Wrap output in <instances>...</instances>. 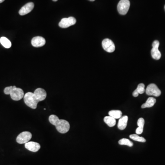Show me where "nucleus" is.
I'll list each match as a JSON object with an SVG mask.
<instances>
[{
  "instance_id": "nucleus-1",
  "label": "nucleus",
  "mask_w": 165,
  "mask_h": 165,
  "mask_svg": "<svg viewBox=\"0 0 165 165\" xmlns=\"http://www.w3.org/2000/svg\"><path fill=\"white\" fill-rule=\"evenodd\" d=\"M50 123L56 127L58 132L61 133H66L70 129V124L67 121L60 119L55 115H51L49 117Z\"/></svg>"
},
{
  "instance_id": "nucleus-2",
  "label": "nucleus",
  "mask_w": 165,
  "mask_h": 165,
  "mask_svg": "<svg viewBox=\"0 0 165 165\" xmlns=\"http://www.w3.org/2000/svg\"><path fill=\"white\" fill-rule=\"evenodd\" d=\"M23 99L24 103L27 106L32 109H35L36 108L39 102L34 96V93L29 92L26 93L25 95H24Z\"/></svg>"
},
{
  "instance_id": "nucleus-3",
  "label": "nucleus",
  "mask_w": 165,
  "mask_h": 165,
  "mask_svg": "<svg viewBox=\"0 0 165 165\" xmlns=\"http://www.w3.org/2000/svg\"><path fill=\"white\" fill-rule=\"evenodd\" d=\"M130 3L129 0H121L117 5V10L121 15H125L127 13L129 9Z\"/></svg>"
},
{
  "instance_id": "nucleus-4",
  "label": "nucleus",
  "mask_w": 165,
  "mask_h": 165,
  "mask_svg": "<svg viewBox=\"0 0 165 165\" xmlns=\"http://www.w3.org/2000/svg\"><path fill=\"white\" fill-rule=\"evenodd\" d=\"M32 135L31 133L28 131H24L20 133L17 136L16 139V141L17 143L19 144H26L30 141L32 138Z\"/></svg>"
},
{
  "instance_id": "nucleus-5",
  "label": "nucleus",
  "mask_w": 165,
  "mask_h": 165,
  "mask_svg": "<svg viewBox=\"0 0 165 165\" xmlns=\"http://www.w3.org/2000/svg\"><path fill=\"white\" fill-rule=\"evenodd\" d=\"M13 86V91L10 95L11 98L13 101H19L24 97V92L22 89L17 88L16 86Z\"/></svg>"
},
{
  "instance_id": "nucleus-6",
  "label": "nucleus",
  "mask_w": 165,
  "mask_h": 165,
  "mask_svg": "<svg viewBox=\"0 0 165 165\" xmlns=\"http://www.w3.org/2000/svg\"><path fill=\"white\" fill-rule=\"evenodd\" d=\"M146 92L148 95L158 97L161 95V91L158 88L156 85L154 84H151L149 85L146 90Z\"/></svg>"
},
{
  "instance_id": "nucleus-7",
  "label": "nucleus",
  "mask_w": 165,
  "mask_h": 165,
  "mask_svg": "<svg viewBox=\"0 0 165 165\" xmlns=\"http://www.w3.org/2000/svg\"><path fill=\"white\" fill-rule=\"evenodd\" d=\"M76 23V19L73 17L62 19L59 23V26L62 28H67L69 27L74 25Z\"/></svg>"
},
{
  "instance_id": "nucleus-8",
  "label": "nucleus",
  "mask_w": 165,
  "mask_h": 165,
  "mask_svg": "<svg viewBox=\"0 0 165 165\" xmlns=\"http://www.w3.org/2000/svg\"><path fill=\"white\" fill-rule=\"evenodd\" d=\"M160 43L158 40H155L152 43V49L151 50V56L153 58L156 60H159L162 56L161 53L158 50Z\"/></svg>"
},
{
  "instance_id": "nucleus-9",
  "label": "nucleus",
  "mask_w": 165,
  "mask_h": 165,
  "mask_svg": "<svg viewBox=\"0 0 165 165\" xmlns=\"http://www.w3.org/2000/svg\"><path fill=\"white\" fill-rule=\"evenodd\" d=\"M102 46L103 49L108 52H113L115 50L114 44L110 39H104L102 41Z\"/></svg>"
},
{
  "instance_id": "nucleus-10",
  "label": "nucleus",
  "mask_w": 165,
  "mask_h": 165,
  "mask_svg": "<svg viewBox=\"0 0 165 165\" xmlns=\"http://www.w3.org/2000/svg\"><path fill=\"white\" fill-rule=\"evenodd\" d=\"M34 94L39 102L45 100L47 96V93L45 89L40 88L36 89L34 92Z\"/></svg>"
},
{
  "instance_id": "nucleus-11",
  "label": "nucleus",
  "mask_w": 165,
  "mask_h": 165,
  "mask_svg": "<svg viewBox=\"0 0 165 165\" xmlns=\"http://www.w3.org/2000/svg\"><path fill=\"white\" fill-rule=\"evenodd\" d=\"M34 4L33 2H29L23 6L19 11V14L21 16L27 14L33 9Z\"/></svg>"
},
{
  "instance_id": "nucleus-12",
  "label": "nucleus",
  "mask_w": 165,
  "mask_h": 165,
  "mask_svg": "<svg viewBox=\"0 0 165 165\" xmlns=\"http://www.w3.org/2000/svg\"><path fill=\"white\" fill-rule=\"evenodd\" d=\"M25 147L28 150L36 152L40 149V144L37 142L29 141L25 144Z\"/></svg>"
},
{
  "instance_id": "nucleus-13",
  "label": "nucleus",
  "mask_w": 165,
  "mask_h": 165,
  "mask_svg": "<svg viewBox=\"0 0 165 165\" xmlns=\"http://www.w3.org/2000/svg\"><path fill=\"white\" fill-rule=\"evenodd\" d=\"M31 44L35 47H42L45 45L46 40L42 37H34L31 40Z\"/></svg>"
},
{
  "instance_id": "nucleus-14",
  "label": "nucleus",
  "mask_w": 165,
  "mask_h": 165,
  "mask_svg": "<svg viewBox=\"0 0 165 165\" xmlns=\"http://www.w3.org/2000/svg\"><path fill=\"white\" fill-rule=\"evenodd\" d=\"M127 121L128 117L127 116H124L120 118L117 124V127L119 129L124 130L125 129L127 125Z\"/></svg>"
},
{
  "instance_id": "nucleus-15",
  "label": "nucleus",
  "mask_w": 165,
  "mask_h": 165,
  "mask_svg": "<svg viewBox=\"0 0 165 165\" xmlns=\"http://www.w3.org/2000/svg\"><path fill=\"white\" fill-rule=\"evenodd\" d=\"M156 99L153 97H149L147 99L146 103L142 105L141 106L142 108H146L151 107L154 105L156 103Z\"/></svg>"
},
{
  "instance_id": "nucleus-16",
  "label": "nucleus",
  "mask_w": 165,
  "mask_h": 165,
  "mask_svg": "<svg viewBox=\"0 0 165 165\" xmlns=\"http://www.w3.org/2000/svg\"><path fill=\"white\" fill-rule=\"evenodd\" d=\"M105 123L110 127H112L116 125V119L111 116H107L104 118Z\"/></svg>"
},
{
  "instance_id": "nucleus-17",
  "label": "nucleus",
  "mask_w": 165,
  "mask_h": 165,
  "mask_svg": "<svg viewBox=\"0 0 165 165\" xmlns=\"http://www.w3.org/2000/svg\"><path fill=\"white\" fill-rule=\"evenodd\" d=\"M0 42L5 48H10L11 47V42L5 37H2L0 38Z\"/></svg>"
},
{
  "instance_id": "nucleus-18",
  "label": "nucleus",
  "mask_w": 165,
  "mask_h": 165,
  "mask_svg": "<svg viewBox=\"0 0 165 165\" xmlns=\"http://www.w3.org/2000/svg\"><path fill=\"white\" fill-rule=\"evenodd\" d=\"M109 116L113 117L115 119L121 118L122 115V112L120 110H111L109 111Z\"/></svg>"
},
{
  "instance_id": "nucleus-19",
  "label": "nucleus",
  "mask_w": 165,
  "mask_h": 165,
  "mask_svg": "<svg viewBox=\"0 0 165 165\" xmlns=\"http://www.w3.org/2000/svg\"><path fill=\"white\" fill-rule=\"evenodd\" d=\"M129 137L130 139H132V140H133L134 141L143 142V143L146 142V140L144 139V138L142 137H140L139 135H138L137 134H131L129 136Z\"/></svg>"
},
{
  "instance_id": "nucleus-20",
  "label": "nucleus",
  "mask_w": 165,
  "mask_h": 165,
  "mask_svg": "<svg viewBox=\"0 0 165 165\" xmlns=\"http://www.w3.org/2000/svg\"><path fill=\"white\" fill-rule=\"evenodd\" d=\"M118 143L120 145H125L129 147H132L133 146V143L127 139H121L118 141Z\"/></svg>"
},
{
  "instance_id": "nucleus-21",
  "label": "nucleus",
  "mask_w": 165,
  "mask_h": 165,
  "mask_svg": "<svg viewBox=\"0 0 165 165\" xmlns=\"http://www.w3.org/2000/svg\"><path fill=\"white\" fill-rule=\"evenodd\" d=\"M144 87H145V86H144V84H142V83L139 84V85H138L137 88L136 89L137 91L138 92L139 94H142L144 93V92H145Z\"/></svg>"
},
{
  "instance_id": "nucleus-22",
  "label": "nucleus",
  "mask_w": 165,
  "mask_h": 165,
  "mask_svg": "<svg viewBox=\"0 0 165 165\" xmlns=\"http://www.w3.org/2000/svg\"><path fill=\"white\" fill-rule=\"evenodd\" d=\"M137 125L138 127L144 128V120L143 118H140L138 119L137 121Z\"/></svg>"
},
{
  "instance_id": "nucleus-23",
  "label": "nucleus",
  "mask_w": 165,
  "mask_h": 165,
  "mask_svg": "<svg viewBox=\"0 0 165 165\" xmlns=\"http://www.w3.org/2000/svg\"><path fill=\"white\" fill-rule=\"evenodd\" d=\"M13 86L6 87L4 90V92L5 94L6 95H10L11 91H13Z\"/></svg>"
},
{
  "instance_id": "nucleus-24",
  "label": "nucleus",
  "mask_w": 165,
  "mask_h": 165,
  "mask_svg": "<svg viewBox=\"0 0 165 165\" xmlns=\"http://www.w3.org/2000/svg\"><path fill=\"white\" fill-rule=\"evenodd\" d=\"M144 128H140L138 127L136 130V133L137 134H141L143 132Z\"/></svg>"
},
{
  "instance_id": "nucleus-25",
  "label": "nucleus",
  "mask_w": 165,
  "mask_h": 165,
  "mask_svg": "<svg viewBox=\"0 0 165 165\" xmlns=\"http://www.w3.org/2000/svg\"><path fill=\"white\" fill-rule=\"evenodd\" d=\"M139 94L138 93V92L137 91L136 89H135V91H133V96L135 97H136L137 96H138L139 95Z\"/></svg>"
},
{
  "instance_id": "nucleus-26",
  "label": "nucleus",
  "mask_w": 165,
  "mask_h": 165,
  "mask_svg": "<svg viewBox=\"0 0 165 165\" xmlns=\"http://www.w3.org/2000/svg\"><path fill=\"white\" fill-rule=\"evenodd\" d=\"M5 0H0V3H1L2 2H3Z\"/></svg>"
},
{
  "instance_id": "nucleus-27",
  "label": "nucleus",
  "mask_w": 165,
  "mask_h": 165,
  "mask_svg": "<svg viewBox=\"0 0 165 165\" xmlns=\"http://www.w3.org/2000/svg\"><path fill=\"white\" fill-rule=\"evenodd\" d=\"M53 1H58V0H52Z\"/></svg>"
},
{
  "instance_id": "nucleus-28",
  "label": "nucleus",
  "mask_w": 165,
  "mask_h": 165,
  "mask_svg": "<svg viewBox=\"0 0 165 165\" xmlns=\"http://www.w3.org/2000/svg\"><path fill=\"white\" fill-rule=\"evenodd\" d=\"M89 1H95V0H89Z\"/></svg>"
},
{
  "instance_id": "nucleus-29",
  "label": "nucleus",
  "mask_w": 165,
  "mask_h": 165,
  "mask_svg": "<svg viewBox=\"0 0 165 165\" xmlns=\"http://www.w3.org/2000/svg\"></svg>"
}]
</instances>
